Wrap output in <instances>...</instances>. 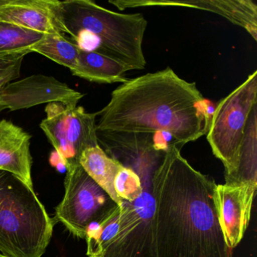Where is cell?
Here are the masks:
<instances>
[{
	"label": "cell",
	"mask_w": 257,
	"mask_h": 257,
	"mask_svg": "<svg viewBox=\"0 0 257 257\" xmlns=\"http://www.w3.org/2000/svg\"><path fill=\"white\" fill-rule=\"evenodd\" d=\"M24 58V56L0 57V77L21 70Z\"/></svg>",
	"instance_id": "7402d4cb"
},
{
	"label": "cell",
	"mask_w": 257,
	"mask_h": 257,
	"mask_svg": "<svg viewBox=\"0 0 257 257\" xmlns=\"http://www.w3.org/2000/svg\"><path fill=\"white\" fill-rule=\"evenodd\" d=\"M44 34L0 22V57L26 56Z\"/></svg>",
	"instance_id": "d6986e66"
},
{
	"label": "cell",
	"mask_w": 257,
	"mask_h": 257,
	"mask_svg": "<svg viewBox=\"0 0 257 257\" xmlns=\"http://www.w3.org/2000/svg\"><path fill=\"white\" fill-rule=\"evenodd\" d=\"M257 106V70L216 106L207 133L213 155L225 168V183L238 167L240 148L249 115Z\"/></svg>",
	"instance_id": "8992f818"
},
{
	"label": "cell",
	"mask_w": 257,
	"mask_h": 257,
	"mask_svg": "<svg viewBox=\"0 0 257 257\" xmlns=\"http://www.w3.org/2000/svg\"><path fill=\"white\" fill-rule=\"evenodd\" d=\"M180 151L171 147L153 174L157 257H231L218 218L216 183Z\"/></svg>",
	"instance_id": "6da1fadb"
},
{
	"label": "cell",
	"mask_w": 257,
	"mask_h": 257,
	"mask_svg": "<svg viewBox=\"0 0 257 257\" xmlns=\"http://www.w3.org/2000/svg\"><path fill=\"white\" fill-rule=\"evenodd\" d=\"M153 145L156 151L163 154L168 153L173 147H177L182 150L179 147L174 135L166 131H161L153 134Z\"/></svg>",
	"instance_id": "44dd1931"
},
{
	"label": "cell",
	"mask_w": 257,
	"mask_h": 257,
	"mask_svg": "<svg viewBox=\"0 0 257 257\" xmlns=\"http://www.w3.org/2000/svg\"><path fill=\"white\" fill-rule=\"evenodd\" d=\"M120 10L148 7H174L197 9L219 15L235 25L241 27L257 41V6L252 0H112L109 1Z\"/></svg>",
	"instance_id": "8fae6325"
},
{
	"label": "cell",
	"mask_w": 257,
	"mask_h": 257,
	"mask_svg": "<svg viewBox=\"0 0 257 257\" xmlns=\"http://www.w3.org/2000/svg\"><path fill=\"white\" fill-rule=\"evenodd\" d=\"M114 188L117 196L121 201H135L143 191L139 176L133 170L126 167H123L115 177Z\"/></svg>",
	"instance_id": "ffe728a7"
},
{
	"label": "cell",
	"mask_w": 257,
	"mask_h": 257,
	"mask_svg": "<svg viewBox=\"0 0 257 257\" xmlns=\"http://www.w3.org/2000/svg\"><path fill=\"white\" fill-rule=\"evenodd\" d=\"M0 257H7V256H5V255H1V254H0Z\"/></svg>",
	"instance_id": "cb8c5ba5"
},
{
	"label": "cell",
	"mask_w": 257,
	"mask_h": 257,
	"mask_svg": "<svg viewBox=\"0 0 257 257\" xmlns=\"http://www.w3.org/2000/svg\"><path fill=\"white\" fill-rule=\"evenodd\" d=\"M58 30L79 49L109 57L130 70L145 69L143 50L148 22L141 13L123 14L91 0H54Z\"/></svg>",
	"instance_id": "3957f363"
},
{
	"label": "cell",
	"mask_w": 257,
	"mask_h": 257,
	"mask_svg": "<svg viewBox=\"0 0 257 257\" xmlns=\"http://www.w3.org/2000/svg\"><path fill=\"white\" fill-rule=\"evenodd\" d=\"M84 97L53 76L37 74L10 82L0 89V106L10 111L44 103L76 104Z\"/></svg>",
	"instance_id": "9c48e42d"
},
{
	"label": "cell",
	"mask_w": 257,
	"mask_h": 257,
	"mask_svg": "<svg viewBox=\"0 0 257 257\" xmlns=\"http://www.w3.org/2000/svg\"><path fill=\"white\" fill-rule=\"evenodd\" d=\"M257 183V106L252 109L246 124L237 171L225 183Z\"/></svg>",
	"instance_id": "2e32d148"
},
{
	"label": "cell",
	"mask_w": 257,
	"mask_h": 257,
	"mask_svg": "<svg viewBox=\"0 0 257 257\" xmlns=\"http://www.w3.org/2000/svg\"><path fill=\"white\" fill-rule=\"evenodd\" d=\"M195 82L165 70L128 79L97 112L96 132L147 133L166 131L180 148L207 135L211 117Z\"/></svg>",
	"instance_id": "7a4b0ae2"
},
{
	"label": "cell",
	"mask_w": 257,
	"mask_h": 257,
	"mask_svg": "<svg viewBox=\"0 0 257 257\" xmlns=\"http://www.w3.org/2000/svg\"><path fill=\"white\" fill-rule=\"evenodd\" d=\"M257 183L216 184L215 200L225 243L232 249L240 243L249 225Z\"/></svg>",
	"instance_id": "30bf717a"
},
{
	"label": "cell",
	"mask_w": 257,
	"mask_h": 257,
	"mask_svg": "<svg viewBox=\"0 0 257 257\" xmlns=\"http://www.w3.org/2000/svg\"><path fill=\"white\" fill-rule=\"evenodd\" d=\"M3 110H4V108L3 107V106H0V112Z\"/></svg>",
	"instance_id": "603a6c76"
},
{
	"label": "cell",
	"mask_w": 257,
	"mask_h": 257,
	"mask_svg": "<svg viewBox=\"0 0 257 257\" xmlns=\"http://www.w3.org/2000/svg\"><path fill=\"white\" fill-rule=\"evenodd\" d=\"M45 111L46 117L40 127L66 169L79 165L85 150L99 146L97 112L89 113L82 106L61 103H49Z\"/></svg>",
	"instance_id": "ba28073f"
},
{
	"label": "cell",
	"mask_w": 257,
	"mask_h": 257,
	"mask_svg": "<svg viewBox=\"0 0 257 257\" xmlns=\"http://www.w3.org/2000/svg\"><path fill=\"white\" fill-rule=\"evenodd\" d=\"M65 193L55 209V223L61 222L75 237L85 239L88 227L118 205L80 165L67 168Z\"/></svg>",
	"instance_id": "52a82bcc"
},
{
	"label": "cell",
	"mask_w": 257,
	"mask_h": 257,
	"mask_svg": "<svg viewBox=\"0 0 257 257\" xmlns=\"http://www.w3.org/2000/svg\"><path fill=\"white\" fill-rule=\"evenodd\" d=\"M55 222L33 188L0 170V254L42 257L51 241Z\"/></svg>",
	"instance_id": "277c9868"
},
{
	"label": "cell",
	"mask_w": 257,
	"mask_h": 257,
	"mask_svg": "<svg viewBox=\"0 0 257 257\" xmlns=\"http://www.w3.org/2000/svg\"><path fill=\"white\" fill-rule=\"evenodd\" d=\"M70 71L74 76L97 83L122 84L128 80L124 77L127 70L124 66L98 52L82 49L76 66Z\"/></svg>",
	"instance_id": "5bb4252c"
},
{
	"label": "cell",
	"mask_w": 257,
	"mask_h": 257,
	"mask_svg": "<svg viewBox=\"0 0 257 257\" xmlns=\"http://www.w3.org/2000/svg\"><path fill=\"white\" fill-rule=\"evenodd\" d=\"M121 213V206L116 205L88 227L85 238L88 257H104L119 229Z\"/></svg>",
	"instance_id": "e0dca14e"
},
{
	"label": "cell",
	"mask_w": 257,
	"mask_h": 257,
	"mask_svg": "<svg viewBox=\"0 0 257 257\" xmlns=\"http://www.w3.org/2000/svg\"><path fill=\"white\" fill-rule=\"evenodd\" d=\"M54 0H0V22L44 34H61Z\"/></svg>",
	"instance_id": "4fadbf2b"
},
{
	"label": "cell",
	"mask_w": 257,
	"mask_h": 257,
	"mask_svg": "<svg viewBox=\"0 0 257 257\" xmlns=\"http://www.w3.org/2000/svg\"><path fill=\"white\" fill-rule=\"evenodd\" d=\"M79 165L118 205L122 204L114 188L115 177L124 167L120 162L109 157L97 146L87 149L82 153Z\"/></svg>",
	"instance_id": "9a60e30c"
},
{
	"label": "cell",
	"mask_w": 257,
	"mask_h": 257,
	"mask_svg": "<svg viewBox=\"0 0 257 257\" xmlns=\"http://www.w3.org/2000/svg\"><path fill=\"white\" fill-rule=\"evenodd\" d=\"M160 162L150 159L131 168L141 178L142 193L135 201H121L119 229L104 257H157L153 177Z\"/></svg>",
	"instance_id": "5b68a950"
},
{
	"label": "cell",
	"mask_w": 257,
	"mask_h": 257,
	"mask_svg": "<svg viewBox=\"0 0 257 257\" xmlns=\"http://www.w3.org/2000/svg\"><path fill=\"white\" fill-rule=\"evenodd\" d=\"M79 51L76 43L61 34H45L31 48V52H37L70 70L76 66Z\"/></svg>",
	"instance_id": "ac0fdd59"
},
{
	"label": "cell",
	"mask_w": 257,
	"mask_h": 257,
	"mask_svg": "<svg viewBox=\"0 0 257 257\" xmlns=\"http://www.w3.org/2000/svg\"><path fill=\"white\" fill-rule=\"evenodd\" d=\"M31 139L22 127L0 120V170L11 173L34 189Z\"/></svg>",
	"instance_id": "7c38bea8"
}]
</instances>
